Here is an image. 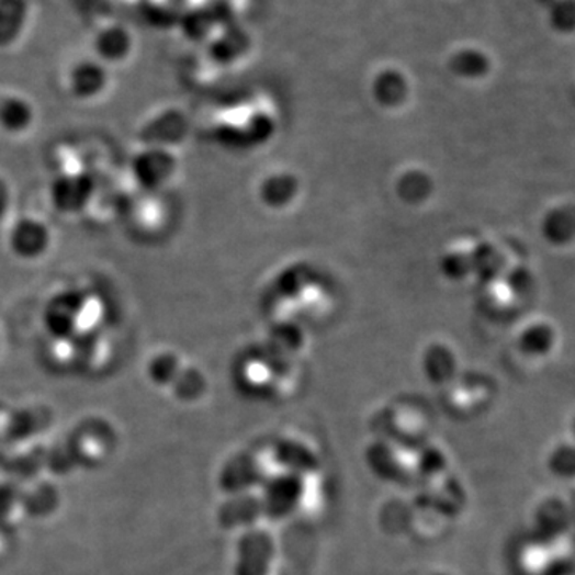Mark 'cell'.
Returning a JSON list of instances; mask_svg holds the SVG:
<instances>
[{"label": "cell", "mask_w": 575, "mask_h": 575, "mask_svg": "<svg viewBox=\"0 0 575 575\" xmlns=\"http://www.w3.org/2000/svg\"><path fill=\"white\" fill-rule=\"evenodd\" d=\"M65 79L69 94L80 103L100 100L111 83L108 66L98 61L93 55L74 59L71 66L66 69Z\"/></svg>", "instance_id": "6da1fadb"}, {"label": "cell", "mask_w": 575, "mask_h": 575, "mask_svg": "<svg viewBox=\"0 0 575 575\" xmlns=\"http://www.w3.org/2000/svg\"><path fill=\"white\" fill-rule=\"evenodd\" d=\"M50 227L34 216L15 221L9 233V248L21 261L33 262L44 258L52 248Z\"/></svg>", "instance_id": "7a4b0ae2"}, {"label": "cell", "mask_w": 575, "mask_h": 575, "mask_svg": "<svg viewBox=\"0 0 575 575\" xmlns=\"http://www.w3.org/2000/svg\"><path fill=\"white\" fill-rule=\"evenodd\" d=\"M93 195V178L86 173H63L50 184V203L61 215H79L89 208Z\"/></svg>", "instance_id": "3957f363"}, {"label": "cell", "mask_w": 575, "mask_h": 575, "mask_svg": "<svg viewBox=\"0 0 575 575\" xmlns=\"http://www.w3.org/2000/svg\"><path fill=\"white\" fill-rule=\"evenodd\" d=\"M133 37L122 24L104 23L94 27L90 37V55L103 65L117 66L132 55Z\"/></svg>", "instance_id": "277c9868"}, {"label": "cell", "mask_w": 575, "mask_h": 575, "mask_svg": "<svg viewBox=\"0 0 575 575\" xmlns=\"http://www.w3.org/2000/svg\"><path fill=\"white\" fill-rule=\"evenodd\" d=\"M36 122V109L21 94L9 93L0 97V129L10 136L30 132Z\"/></svg>", "instance_id": "5b68a950"}, {"label": "cell", "mask_w": 575, "mask_h": 575, "mask_svg": "<svg viewBox=\"0 0 575 575\" xmlns=\"http://www.w3.org/2000/svg\"><path fill=\"white\" fill-rule=\"evenodd\" d=\"M540 234L553 247H564L575 240V205L566 203L550 208L540 221Z\"/></svg>", "instance_id": "8992f818"}, {"label": "cell", "mask_w": 575, "mask_h": 575, "mask_svg": "<svg viewBox=\"0 0 575 575\" xmlns=\"http://www.w3.org/2000/svg\"><path fill=\"white\" fill-rule=\"evenodd\" d=\"M80 301L76 293H59L48 303L45 325L56 336L71 335L80 317Z\"/></svg>", "instance_id": "52a82bcc"}, {"label": "cell", "mask_w": 575, "mask_h": 575, "mask_svg": "<svg viewBox=\"0 0 575 575\" xmlns=\"http://www.w3.org/2000/svg\"><path fill=\"white\" fill-rule=\"evenodd\" d=\"M556 343V331L552 325L532 324L522 329L520 338H518V346L525 356L528 357H545L552 352Z\"/></svg>", "instance_id": "ba28073f"}, {"label": "cell", "mask_w": 575, "mask_h": 575, "mask_svg": "<svg viewBox=\"0 0 575 575\" xmlns=\"http://www.w3.org/2000/svg\"><path fill=\"white\" fill-rule=\"evenodd\" d=\"M168 167H170V164H168V157L164 156V153L149 150L135 160L133 171H135L136 180L143 182V184L157 185L168 177V171H170Z\"/></svg>", "instance_id": "9c48e42d"}, {"label": "cell", "mask_w": 575, "mask_h": 575, "mask_svg": "<svg viewBox=\"0 0 575 575\" xmlns=\"http://www.w3.org/2000/svg\"><path fill=\"white\" fill-rule=\"evenodd\" d=\"M452 72L465 79H480L491 71L489 56L475 48H464L452 56L450 63Z\"/></svg>", "instance_id": "30bf717a"}, {"label": "cell", "mask_w": 575, "mask_h": 575, "mask_svg": "<svg viewBox=\"0 0 575 575\" xmlns=\"http://www.w3.org/2000/svg\"><path fill=\"white\" fill-rule=\"evenodd\" d=\"M470 258H472V272H475L485 282L497 279L504 270L503 255L493 245H478Z\"/></svg>", "instance_id": "8fae6325"}, {"label": "cell", "mask_w": 575, "mask_h": 575, "mask_svg": "<svg viewBox=\"0 0 575 575\" xmlns=\"http://www.w3.org/2000/svg\"><path fill=\"white\" fill-rule=\"evenodd\" d=\"M549 23L561 36L575 33V0H550Z\"/></svg>", "instance_id": "7c38bea8"}, {"label": "cell", "mask_w": 575, "mask_h": 575, "mask_svg": "<svg viewBox=\"0 0 575 575\" xmlns=\"http://www.w3.org/2000/svg\"><path fill=\"white\" fill-rule=\"evenodd\" d=\"M507 285L511 293L518 297L528 296L535 286L534 275L528 268H515L508 272Z\"/></svg>", "instance_id": "4fadbf2b"}, {"label": "cell", "mask_w": 575, "mask_h": 575, "mask_svg": "<svg viewBox=\"0 0 575 575\" xmlns=\"http://www.w3.org/2000/svg\"><path fill=\"white\" fill-rule=\"evenodd\" d=\"M443 270L451 279H464L469 272H472V258L462 252H452L444 258Z\"/></svg>", "instance_id": "5bb4252c"}, {"label": "cell", "mask_w": 575, "mask_h": 575, "mask_svg": "<svg viewBox=\"0 0 575 575\" xmlns=\"http://www.w3.org/2000/svg\"><path fill=\"white\" fill-rule=\"evenodd\" d=\"M10 203H12V192L9 184L0 178V221L9 213Z\"/></svg>", "instance_id": "9a60e30c"}]
</instances>
